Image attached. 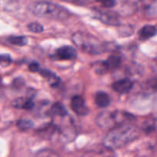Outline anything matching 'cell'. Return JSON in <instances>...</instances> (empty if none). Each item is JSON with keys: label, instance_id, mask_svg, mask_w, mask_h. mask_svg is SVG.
<instances>
[{"label": "cell", "instance_id": "1", "mask_svg": "<svg viewBox=\"0 0 157 157\" xmlns=\"http://www.w3.org/2000/svg\"><path fill=\"white\" fill-rule=\"evenodd\" d=\"M139 136L138 128L130 123H126L110 129L104 138L103 144L109 149H119L135 140Z\"/></svg>", "mask_w": 157, "mask_h": 157}, {"label": "cell", "instance_id": "2", "mask_svg": "<svg viewBox=\"0 0 157 157\" xmlns=\"http://www.w3.org/2000/svg\"><path fill=\"white\" fill-rule=\"evenodd\" d=\"M72 40L75 46L90 54H100L108 49L105 43L99 40L93 35L82 32H76L72 36Z\"/></svg>", "mask_w": 157, "mask_h": 157}, {"label": "cell", "instance_id": "3", "mask_svg": "<svg viewBox=\"0 0 157 157\" xmlns=\"http://www.w3.org/2000/svg\"><path fill=\"white\" fill-rule=\"evenodd\" d=\"M133 120V115L125 111H103L97 116L96 123L99 127L111 129L120 125L131 123Z\"/></svg>", "mask_w": 157, "mask_h": 157}, {"label": "cell", "instance_id": "4", "mask_svg": "<svg viewBox=\"0 0 157 157\" xmlns=\"http://www.w3.org/2000/svg\"><path fill=\"white\" fill-rule=\"evenodd\" d=\"M31 10L36 16L55 20H65L69 16V11L64 7L49 2H36L32 5Z\"/></svg>", "mask_w": 157, "mask_h": 157}, {"label": "cell", "instance_id": "5", "mask_svg": "<svg viewBox=\"0 0 157 157\" xmlns=\"http://www.w3.org/2000/svg\"><path fill=\"white\" fill-rule=\"evenodd\" d=\"M72 110L78 116H86L89 113V108L83 98L80 96H75L71 100Z\"/></svg>", "mask_w": 157, "mask_h": 157}, {"label": "cell", "instance_id": "6", "mask_svg": "<svg viewBox=\"0 0 157 157\" xmlns=\"http://www.w3.org/2000/svg\"><path fill=\"white\" fill-rule=\"evenodd\" d=\"M56 57L60 60H72L76 57V50L70 46L59 48L55 53Z\"/></svg>", "mask_w": 157, "mask_h": 157}, {"label": "cell", "instance_id": "7", "mask_svg": "<svg viewBox=\"0 0 157 157\" xmlns=\"http://www.w3.org/2000/svg\"><path fill=\"white\" fill-rule=\"evenodd\" d=\"M132 86H133V83L129 78H123V79L113 82L112 87L117 93L124 94L130 91L131 89L132 88Z\"/></svg>", "mask_w": 157, "mask_h": 157}, {"label": "cell", "instance_id": "8", "mask_svg": "<svg viewBox=\"0 0 157 157\" xmlns=\"http://www.w3.org/2000/svg\"><path fill=\"white\" fill-rule=\"evenodd\" d=\"M96 17L99 20L103 22L105 24H108L110 25H120V20L116 16H113V15L109 14V13H100L98 12L96 13Z\"/></svg>", "mask_w": 157, "mask_h": 157}, {"label": "cell", "instance_id": "9", "mask_svg": "<svg viewBox=\"0 0 157 157\" xmlns=\"http://www.w3.org/2000/svg\"><path fill=\"white\" fill-rule=\"evenodd\" d=\"M13 105L15 108L32 109L34 107V102L29 98H19L13 101Z\"/></svg>", "mask_w": 157, "mask_h": 157}, {"label": "cell", "instance_id": "10", "mask_svg": "<svg viewBox=\"0 0 157 157\" xmlns=\"http://www.w3.org/2000/svg\"><path fill=\"white\" fill-rule=\"evenodd\" d=\"M157 33V29L155 26L153 25H145L143 28L140 29V38L142 40H146V39H149L150 38L153 37Z\"/></svg>", "mask_w": 157, "mask_h": 157}, {"label": "cell", "instance_id": "11", "mask_svg": "<svg viewBox=\"0 0 157 157\" xmlns=\"http://www.w3.org/2000/svg\"><path fill=\"white\" fill-rule=\"evenodd\" d=\"M39 72L44 78H46V80L48 81L49 85L52 86H56L59 84V78L54 72H51L50 70H48V69H40Z\"/></svg>", "mask_w": 157, "mask_h": 157}, {"label": "cell", "instance_id": "12", "mask_svg": "<svg viewBox=\"0 0 157 157\" xmlns=\"http://www.w3.org/2000/svg\"><path fill=\"white\" fill-rule=\"evenodd\" d=\"M95 101L98 106L101 108H105L110 104V98L109 95L105 92H98L95 97Z\"/></svg>", "mask_w": 157, "mask_h": 157}, {"label": "cell", "instance_id": "13", "mask_svg": "<svg viewBox=\"0 0 157 157\" xmlns=\"http://www.w3.org/2000/svg\"><path fill=\"white\" fill-rule=\"evenodd\" d=\"M121 58L119 56L112 55L105 62H103V63L105 64L107 71H108L113 70V69H115L119 67L120 66V64H121Z\"/></svg>", "mask_w": 157, "mask_h": 157}, {"label": "cell", "instance_id": "14", "mask_svg": "<svg viewBox=\"0 0 157 157\" xmlns=\"http://www.w3.org/2000/svg\"><path fill=\"white\" fill-rule=\"evenodd\" d=\"M49 113L51 116L64 117L67 114V111H66V108H65L63 104L59 103V102H56V103H54L52 105V107L49 109Z\"/></svg>", "mask_w": 157, "mask_h": 157}, {"label": "cell", "instance_id": "15", "mask_svg": "<svg viewBox=\"0 0 157 157\" xmlns=\"http://www.w3.org/2000/svg\"><path fill=\"white\" fill-rule=\"evenodd\" d=\"M8 41L11 44L18 46H23L27 44V39L25 36H10L8 38Z\"/></svg>", "mask_w": 157, "mask_h": 157}, {"label": "cell", "instance_id": "16", "mask_svg": "<svg viewBox=\"0 0 157 157\" xmlns=\"http://www.w3.org/2000/svg\"><path fill=\"white\" fill-rule=\"evenodd\" d=\"M17 126L19 129H23V130H26V129L33 128L34 124L32 121L27 120H21L17 122Z\"/></svg>", "mask_w": 157, "mask_h": 157}, {"label": "cell", "instance_id": "17", "mask_svg": "<svg viewBox=\"0 0 157 157\" xmlns=\"http://www.w3.org/2000/svg\"><path fill=\"white\" fill-rule=\"evenodd\" d=\"M28 28L29 31L34 33H39L43 31V25H40L38 22H32V23L29 24Z\"/></svg>", "mask_w": 157, "mask_h": 157}, {"label": "cell", "instance_id": "18", "mask_svg": "<svg viewBox=\"0 0 157 157\" xmlns=\"http://www.w3.org/2000/svg\"><path fill=\"white\" fill-rule=\"evenodd\" d=\"M143 130L146 132H150L155 129V122L152 120L145 121L143 124Z\"/></svg>", "mask_w": 157, "mask_h": 157}, {"label": "cell", "instance_id": "19", "mask_svg": "<svg viewBox=\"0 0 157 157\" xmlns=\"http://www.w3.org/2000/svg\"><path fill=\"white\" fill-rule=\"evenodd\" d=\"M97 1L100 2L104 7H106V8H112L116 4L115 0H97Z\"/></svg>", "mask_w": 157, "mask_h": 157}, {"label": "cell", "instance_id": "20", "mask_svg": "<svg viewBox=\"0 0 157 157\" xmlns=\"http://www.w3.org/2000/svg\"><path fill=\"white\" fill-rule=\"evenodd\" d=\"M29 69L33 72H39V70H40V66H39V65L37 63H33L29 65Z\"/></svg>", "mask_w": 157, "mask_h": 157}, {"label": "cell", "instance_id": "21", "mask_svg": "<svg viewBox=\"0 0 157 157\" xmlns=\"http://www.w3.org/2000/svg\"><path fill=\"white\" fill-rule=\"evenodd\" d=\"M1 61H10V57L9 56H0V62Z\"/></svg>", "mask_w": 157, "mask_h": 157}, {"label": "cell", "instance_id": "22", "mask_svg": "<svg viewBox=\"0 0 157 157\" xmlns=\"http://www.w3.org/2000/svg\"><path fill=\"white\" fill-rule=\"evenodd\" d=\"M150 86L154 89V90H157V79H153V80L151 81Z\"/></svg>", "mask_w": 157, "mask_h": 157}]
</instances>
